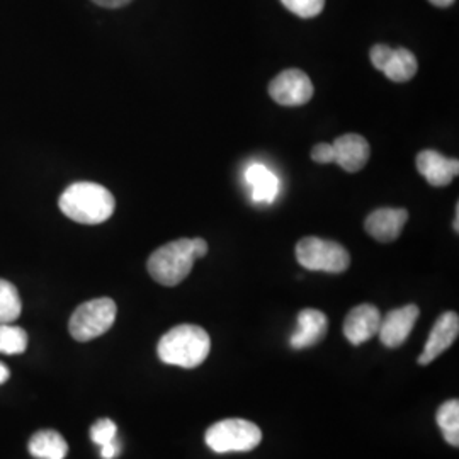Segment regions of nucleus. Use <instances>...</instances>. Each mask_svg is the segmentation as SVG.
Instances as JSON below:
<instances>
[{
    "mask_svg": "<svg viewBox=\"0 0 459 459\" xmlns=\"http://www.w3.org/2000/svg\"><path fill=\"white\" fill-rule=\"evenodd\" d=\"M281 2L290 13L303 19L318 16L325 7V0H281Z\"/></svg>",
    "mask_w": 459,
    "mask_h": 459,
    "instance_id": "obj_21",
    "label": "nucleus"
},
{
    "mask_svg": "<svg viewBox=\"0 0 459 459\" xmlns=\"http://www.w3.org/2000/svg\"><path fill=\"white\" fill-rule=\"evenodd\" d=\"M327 315L315 308H305L298 313V325L290 339V345L301 351L318 344L327 335Z\"/></svg>",
    "mask_w": 459,
    "mask_h": 459,
    "instance_id": "obj_14",
    "label": "nucleus"
},
{
    "mask_svg": "<svg viewBox=\"0 0 459 459\" xmlns=\"http://www.w3.org/2000/svg\"><path fill=\"white\" fill-rule=\"evenodd\" d=\"M116 313L117 308L111 298L91 299L74 312L68 322V330L75 341L89 342L113 327Z\"/></svg>",
    "mask_w": 459,
    "mask_h": 459,
    "instance_id": "obj_6",
    "label": "nucleus"
},
{
    "mask_svg": "<svg viewBox=\"0 0 459 459\" xmlns=\"http://www.w3.org/2000/svg\"><path fill=\"white\" fill-rule=\"evenodd\" d=\"M9 379V369L0 362V385Z\"/></svg>",
    "mask_w": 459,
    "mask_h": 459,
    "instance_id": "obj_27",
    "label": "nucleus"
},
{
    "mask_svg": "<svg viewBox=\"0 0 459 459\" xmlns=\"http://www.w3.org/2000/svg\"><path fill=\"white\" fill-rule=\"evenodd\" d=\"M432 5H436V7H449V5H453L456 0H429Z\"/></svg>",
    "mask_w": 459,
    "mask_h": 459,
    "instance_id": "obj_26",
    "label": "nucleus"
},
{
    "mask_svg": "<svg viewBox=\"0 0 459 459\" xmlns=\"http://www.w3.org/2000/svg\"><path fill=\"white\" fill-rule=\"evenodd\" d=\"M119 453V444L113 441V443L104 444L100 446V456L102 459H115Z\"/></svg>",
    "mask_w": 459,
    "mask_h": 459,
    "instance_id": "obj_24",
    "label": "nucleus"
},
{
    "mask_svg": "<svg viewBox=\"0 0 459 459\" xmlns=\"http://www.w3.org/2000/svg\"><path fill=\"white\" fill-rule=\"evenodd\" d=\"M417 68H419V64L411 49L392 48L386 62L383 64L381 72L392 82L403 83L409 82L415 77Z\"/></svg>",
    "mask_w": 459,
    "mask_h": 459,
    "instance_id": "obj_16",
    "label": "nucleus"
},
{
    "mask_svg": "<svg viewBox=\"0 0 459 459\" xmlns=\"http://www.w3.org/2000/svg\"><path fill=\"white\" fill-rule=\"evenodd\" d=\"M116 432H117V427L111 419H100L91 429V439L98 446H104L116 441Z\"/></svg>",
    "mask_w": 459,
    "mask_h": 459,
    "instance_id": "obj_22",
    "label": "nucleus"
},
{
    "mask_svg": "<svg viewBox=\"0 0 459 459\" xmlns=\"http://www.w3.org/2000/svg\"><path fill=\"white\" fill-rule=\"evenodd\" d=\"M66 218L82 225H99L115 213L116 199L109 189L96 182H75L58 199Z\"/></svg>",
    "mask_w": 459,
    "mask_h": 459,
    "instance_id": "obj_2",
    "label": "nucleus"
},
{
    "mask_svg": "<svg viewBox=\"0 0 459 459\" xmlns=\"http://www.w3.org/2000/svg\"><path fill=\"white\" fill-rule=\"evenodd\" d=\"M420 176L434 187H446L459 174L458 159H447L436 150H424L417 155Z\"/></svg>",
    "mask_w": 459,
    "mask_h": 459,
    "instance_id": "obj_13",
    "label": "nucleus"
},
{
    "mask_svg": "<svg viewBox=\"0 0 459 459\" xmlns=\"http://www.w3.org/2000/svg\"><path fill=\"white\" fill-rule=\"evenodd\" d=\"M269 96L274 102H278L279 106H303L313 98V83L305 72L298 68H290L281 72L271 81Z\"/></svg>",
    "mask_w": 459,
    "mask_h": 459,
    "instance_id": "obj_7",
    "label": "nucleus"
},
{
    "mask_svg": "<svg viewBox=\"0 0 459 459\" xmlns=\"http://www.w3.org/2000/svg\"><path fill=\"white\" fill-rule=\"evenodd\" d=\"M28 347V333L22 328L0 324V352L2 354H22Z\"/></svg>",
    "mask_w": 459,
    "mask_h": 459,
    "instance_id": "obj_20",
    "label": "nucleus"
},
{
    "mask_svg": "<svg viewBox=\"0 0 459 459\" xmlns=\"http://www.w3.org/2000/svg\"><path fill=\"white\" fill-rule=\"evenodd\" d=\"M296 259L308 271L341 274L349 269L351 255L344 247L318 237H305L296 246Z\"/></svg>",
    "mask_w": 459,
    "mask_h": 459,
    "instance_id": "obj_5",
    "label": "nucleus"
},
{
    "mask_svg": "<svg viewBox=\"0 0 459 459\" xmlns=\"http://www.w3.org/2000/svg\"><path fill=\"white\" fill-rule=\"evenodd\" d=\"M30 451L38 459H65L68 444L56 430H39L30 441Z\"/></svg>",
    "mask_w": 459,
    "mask_h": 459,
    "instance_id": "obj_17",
    "label": "nucleus"
},
{
    "mask_svg": "<svg viewBox=\"0 0 459 459\" xmlns=\"http://www.w3.org/2000/svg\"><path fill=\"white\" fill-rule=\"evenodd\" d=\"M409 220V212L405 208H379L366 218L364 229L383 244L394 242Z\"/></svg>",
    "mask_w": 459,
    "mask_h": 459,
    "instance_id": "obj_12",
    "label": "nucleus"
},
{
    "mask_svg": "<svg viewBox=\"0 0 459 459\" xmlns=\"http://www.w3.org/2000/svg\"><path fill=\"white\" fill-rule=\"evenodd\" d=\"M246 181L252 201L257 204H273L279 195V178L264 164L248 165Z\"/></svg>",
    "mask_w": 459,
    "mask_h": 459,
    "instance_id": "obj_15",
    "label": "nucleus"
},
{
    "mask_svg": "<svg viewBox=\"0 0 459 459\" xmlns=\"http://www.w3.org/2000/svg\"><path fill=\"white\" fill-rule=\"evenodd\" d=\"M94 4H98L100 7H108V9H117L123 7L126 4H130L132 0H92Z\"/></svg>",
    "mask_w": 459,
    "mask_h": 459,
    "instance_id": "obj_25",
    "label": "nucleus"
},
{
    "mask_svg": "<svg viewBox=\"0 0 459 459\" xmlns=\"http://www.w3.org/2000/svg\"><path fill=\"white\" fill-rule=\"evenodd\" d=\"M204 441L218 455L248 453L261 444L263 432L255 424L244 419H227L210 427Z\"/></svg>",
    "mask_w": 459,
    "mask_h": 459,
    "instance_id": "obj_4",
    "label": "nucleus"
},
{
    "mask_svg": "<svg viewBox=\"0 0 459 459\" xmlns=\"http://www.w3.org/2000/svg\"><path fill=\"white\" fill-rule=\"evenodd\" d=\"M459 333L458 313L446 312L436 320L434 327L430 330L429 341L419 358L420 366H427L434 359H437L451 345L456 342Z\"/></svg>",
    "mask_w": 459,
    "mask_h": 459,
    "instance_id": "obj_9",
    "label": "nucleus"
},
{
    "mask_svg": "<svg viewBox=\"0 0 459 459\" xmlns=\"http://www.w3.org/2000/svg\"><path fill=\"white\" fill-rule=\"evenodd\" d=\"M419 315H420V310L417 305H407V307L386 313L385 318H381L379 330H377L381 344L386 345L390 349L403 344L415 327Z\"/></svg>",
    "mask_w": 459,
    "mask_h": 459,
    "instance_id": "obj_8",
    "label": "nucleus"
},
{
    "mask_svg": "<svg viewBox=\"0 0 459 459\" xmlns=\"http://www.w3.org/2000/svg\"><path fill=\"white\" fill-rule=\"evenodd\" d=\"M21 298L16 286L5 279H0V324H11L21 315Z\"/></svg>",
    "mask_w": 459,
    "mask_h": 459,
    "instance_id": "obj_19",
    "label": "nucleus"
},
{
    "mask_svg": "<svg viewBox=\"0 0 459 459\" xmlns=\"http://www.w3.org/2000/svg\"><path fill=\"white\" fill-rule=\"evenodd\" d=\"M332 147L335 153L333 164L342 167L345 172H351V174L362 170L371 157V147L368 140L356 133L339 136L332 143Z\"/></svg>",
    "mask_w": 459,
    "mask_h": 459,
    "instance_id": "obj_10",
    "label": "nucleus"
},
{
    "mask_svg": "<svg viewBox=\"0 0 459 459\" xmlns=\"http://www.w3.org/2000/svg\"><path fill=\"white\" fill-rule=\"evenodd\" d=\"M453 227H455V231L458 233L459 231V204H456V213H455V223H453Z\"/></svg>",
    "mask_w": 459,
    "mask_h": 459,
    "instance_id": "obj_28",
    "label": "nucleus"
},
{
    "mask_svg": "<svg viewBox=\"0 0 459 459\" xmlns=\"http://www.w3.org/2000/svg\"><path fill=\"white\" fill-rule=\"evenodd\" d=\"M381 313L375 305H359L352 308L344 320L345 339L352 345H361L377 335Z\"/></svg>",
    "mask_w": 459,
    "mask_h": 459,
    "instance_id": "obj_11",
    "label": "nucleus"
},
{
    "mask_svg": "<svg viewBox=\"0 0 459 459\" xmlns=\"http://www.w3.org/2000/svg\"><path fill=\"white\" fill-rule=\"evenodd\" d=\"M437 426L443 430L446 443L453 447L459 446V402L458 400H449L443 403L436 415Z\"/></svg>",
    "mask_w": 459,
    "mask_h": 459,
    "instance_id": "obj_18",
    "label": "nucleus"
},
{
    "mask_svg": "<svg viewBox=\"0 0 459 459\" xmlns=\"http://www.w3.org/2000/svg\"><path fill=\"white\" fill-rule=\"evenodd\" d=\"M208 254L203 238H179L157 248L148 259V273L162 286H178L193 271L196 259Z\"/></svg>",
    "mask_w": 459,
    "mask_h": 459,
    "instance_id": "obj_1",
    "label": "nucleus"
},
{
    "mask_svg": "<svg viewBox=\"0 0 459 459\" xmlns=\"http://www.w3.org/2000/svg\"><path fill=\"white\" fill-rule=\"evenodd\" d=\"M335 153L332 143H318L312 150V160L316 164H333Z\"/></svg>",
    "mask_w": 459,
    "mask_h": 459,
    "instance_id": "obj_23",
    "label": "nucleus"
},
{
    "mask_svg": "<svg viewBox=\"0 0 459 459\" xmlns=\"http://www.w3.org/2000/svg\"><path fill=\"white\" fill-rule=\"evenodd\" d=\"M212 339L204 328L182 324L162 335L157 345L159 359L169 366L195 369L208 359Z\"/></svg>",
    "mask_w": 459,
    "mask_h": 459,
    "instance_id": "obj_3",
    "label": "nucleus"
}]
</instances>
